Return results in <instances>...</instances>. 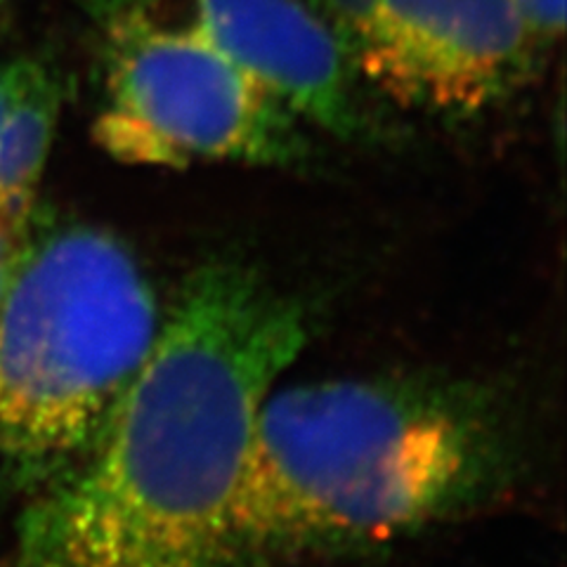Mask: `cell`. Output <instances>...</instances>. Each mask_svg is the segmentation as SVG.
<instances>
[{
    "label": "cell",
    "instance_id": "6da1fadb",
    "mask_svg": "<svg viewBox=\"0 0 567 567\" xmlns=\"http://www.w3.org/2000/svg\"><path fill=\"white\" fill-rule=\"evenodd\" d=\"M306 341L303 308L260 272L202 265L95 445L33 496L17 567H270L237 494L260 404Z\"/></svg>",
    "mask_w": 567,
    "mask_h": 567
},
{
    "label": "cell",
    "instance_id": "7a4b0ae2",
    "mask_svg": "<svg viewBox=\"0 0 567 567\" xmlns=\"http://www.w3.org/2000/svg\"><path fill=\"white\" fill-rule=\"evenodd\" d=\"M506 473L499 421L454 385L279 381L254 423L237 525L279 567L410 537L485 502Z\"/></svg>",
    "mask_w": 567,
    "mask_h": 567
},
{
    "label": "cell",
    "instance_id": "ba28073f",
    "mask_svg": "<svg viewBox=\"0 0 567 567\" xmlns=\"http://www.w3.org/2000/svg\"><path fill=\"white\" fill-rule=\"evenodd\" d=\"M535 41H554L565 27V0H513Z\"/></svg>",
    "mask_w": 567,
    "mask_h": 567
},
{
    "label": "cell",
    "instance_id": "8992f818",
    "mask_svg": "<svg viewBox=\"0 0 567 567\" xmlns=\"http://www.w3.org/2000/svg\"><path fill=\"white\" fill-rule=\"evenodd\" d=\"M95 20L197 35L312 126L336 137L367 128L341 33L306 0H91Z\"/></svg>",
    "mask_w": 567,
    "mask_h": 567
},
{
    "label": "cell",
    "instance_id": "8fae6325",
    "mask_svg": "<svg viewBox=\"0 0 567 567\" xmlns=\"http://www.w3.org/2000/svg\"><path fill=\"white\" fill-rule=\"evenodd\" d=\"M0 3H3V0H0Z\"/></svg>",
    "mask_w": 567,
    "mask_h": 567
},
{
    "label": "cell",
    "instance_id": "3957f363",
    "mask_svg": "<svg viewBox=\"0 0 567 567\" xmlns=\"http://www.w3.org/2000/svg\"><path fill=\"white\" fill-rule=\"evenodd\" d=\"M154 284L112 229L27 223L0 300V466L43 487L87 454L164 327Z\"/></svg>",
    "mask_w": 567,
    "mask_h": 567
},
{
    "label": "cell",
    "instance_id": "9c48e42d",
    "mask_svg": "<svg viewBox=\"0 0 567 567\" xmlns=\"http://www.w3.org/2000/svg\"><path fill=\"white\" fill-rule=\"evenodd\" d=\"M41 66H43L41 62L27 60V58L0 64V128H3L12 106L22 100L33 79L39 76Z\"/></svg>",
    "mask_w": 567,
    "mask_h": 567
},
{
    "label": "cell",
    "instance_id": "52a82bcc",
    "mask_svg": "<svg viewBox=\"0 0 567 567\" xmlns=\"http://www.w3.org/2000/svg\"><path fill=\"white\" fill-rule=\"evenodd\" d=\"M60 79L41 66L0 128V225L22 233L33 213L35 189L55 140L62 110Z\"/></svg>",
    "mask_w": 567,
    "mask_h": 567
},
{
    "label": "cell",
    "instance_id": "30bf717a",
    "mask_svg": "<svg viewBox=\"0 0 567 567\" xmlns=\"http://www.w3.org/2000/svg\"><path fill=\"white\" fill-rule=\"evenodd\" d=\"M22 233H14V229L0 225V300H3V296H6V289L10 284L12 270H14V260H17V251H20Z\"/></svg>",
    "mask_w": 567,
    "mask_h": 567
},
{
    "label": "cell",
    "instance_id": "5b68a950",
    "mask_svg": "<svg viewBox=\"0 0 567 567\" xmlns=\"http://www.w3.org/2000/svg\"><path fill=\"white\" fill-rule=\"evenodd\" d=\"M350 35L354 71L395 104L437 114L506 97L537 45L513 0H362Z\"/></svg>",
    "mask_w": 567,
    "mask_h": 567
},
{
    "label": "cell",
    "instance_id": "277c9868",
    "mask_svg": "<svg viewBox=\"0 0 567 567\" xmlns=\"http://www.w3.org/2000/svg\"><path fill=\"white\" fill-rule=\"evenodd\" d=\"M97 22L104 102L93 137L116 162L281 168L310 156L303 121L197 35L123 20Z\"/></svg>",
    "mask_w": 567,
    "mask_h": 567
}]
</instances>
